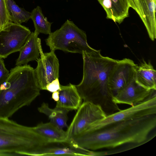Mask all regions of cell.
<instances>
[{
    "label": "cell",
    "instance_id": "obj_14",
    "mask_svg": "<svg viewBox=\"0 0 156 156\" xmlns=\"http://www.w3.org/2000/svg\"><path fill=\"white\" fill-rule=\"evenodd\" d=\"M58 91L59 99L56 102V107L69 111L79 108L83 100L75 85L71 83L66 86L60 85V89Z\"/></svg>",
    "mask_w": 156,
    "mask_h": 156
},
{
    "label": "cell",
    "instance_id": "obj_1",
    "mask_svg": "<svg viewBox=\"0 0 156 156\" xmlns=\"http://www.w3.org/2000/svg\"><path fill=\"white\" fill-rule=\"evenodd\" d=\"M156 114L112 123L98 129L83 132L70 140L78 147L95 151L107 149L104 155L139 146L156 136Z\"/></svg>",
    "mask_w": 156,
    "mask_h": 156
},
{
    "label": "cell",
    "instance_id": "obj_6",
    "mask_svg": "<svg viewBox=\"0 0 156 156\" xmlns=\"http://www.w3.org/2000/svg\"><path fill=\"white\" fill-rule=\"evenodd\" d=\"M156 114V93L144 101L127 109L107 115L90 126L84 132L96 130L116 122Z\"/></svg>",
    "mask_w": 156,
    "mask_h": 156
},
{
    "label": "cell",
    "instance_id": "obj_10",
    "mask_svg": "<svg viewBox=\"0 0 156 156\" xmlns=\"http://www.w3.org/2000/svg\"><path fill=\"white\" fill-rule=\"evenodd\" d=\"M137 65L129 58L118 60L111 72L108 79L109 87L114 96L134 77Z\"/></svg>",
    "mask_w": 156,
    "mask_h": 156
},
{
    "label": "cell",
    "instance_id": "obj_17",
    "mask_svg": "<svg viewBox=\"0 0 156 156\" xmlns=\"http://www.w3.org/2000/svg\"><path fill=\"white\" fill-rule=\"evenodd\" d=\"M33 128L37 133L48 142H62L69 140L66 131L50 122H41Z\"/></svg>",
    "mask_w": 156,
    "mask_h": 156
},
{
    "label": "cell",
    "instance_id": "obj_11",
    "mask_svg": "<svg viewBox=\"0 0 156 156\" xmlns=\"http://www.w3.org/2000/svg\"><path fill=\"white\" fill-rule=\"evenodd\" d=\"M155 89L147 90L136 81L135 76L112 98L115 104H126L131 106L136 105L156 93Z\"/></svg>",
    "mask_w": 156,
    "mask_h": 156
},
{
    "label": "cell",
    "instance_id": "obj_4",
    "mask_svg": "<svg viewBox=\"0 0 156 156\" xmlns=\"http://www.w3.org/2000/svg\"><path fill=\"white\" fill-rule=\"evenodd\" d=\"M47 145L33 127L0 117V155L43 156Z\"/></svg>",
    "mask_w": 156,
    "mask_h": 156
},
{
    "label": "cell",
    "instance_id": "obj_5",
    "mask_svg": "<svg viewBox=\"0 0 156 156\" xmlns=\"http://www.w3.org/2000/svg\"><path fill=\"white\" fill-rule=\"evenodd\" d=\"M45 41L50 51L59 50L82 54L83 51L92 53L98 50L88 44L85 32L69 20L59 29L49 34Z\"/></svg>",
    "mask_w": 156,
    "mask_h": 156
},
{
    "label": "cell",
    "instance_id": "obj_12",
    "mask_svg": "<svg viewBox=\"0 0 156 156\" xmlns=\"http://www.w3.org/2000/svg\"><path fill=\"white\" fill-rule=\"evenodd\" d=\"M129 6L138 14L149 36L153 41L156 38V0H129Z\"/></svg>",
    "mask_w": 156,
    "mask_h": 156
},
{
    "label": "cell",
    "instance_id": "obj_21",
    "mask_svg": "<svg viewBox=\"0 0 156 156\" xmlns=\"http://www.w3.org/2000/svg\"><path fill=\"white\" fill-rule=\"evenodd\" d=\"M0 21L2 29L9 22L5 0H0Z\"/></svg>",
    "mask_w": 156,
    "mask_h": 156
},
{
    "label": "cell",
    "instance_id": "obj_8",
    "mask_svg": "<svg viewBox=\"0 0 156 156\" xmlns=\"http://www.w3.org/2000/svg\"><path fill=\"white\" fill-rule=\"evenodd\" d=\"M31 33L28 27L9 21L0 31V57L19 51Z\"/></svg>",
    "mask_w": 156,
    "mask_h": 156
},
{
    "label": "cell",
    "instance_id": "obj_9",
    "mask_svg": "<svg viewBox=\"0 0 156 156\" xmlns=\"http://www.w3.org/2000/svg\"><path fill=\"white\" fill-rule=\"evenodd\" d=\"M38 41L41 57L36 60L35 73L40 90H46L49 83L58 78L59 64L55 51L43 53L40 39L38 38Z\"/></svg>",
    "mask_w": 156,
    "mask_h": 156
},
{
    "label": "cell",
    "instance_id": "obj_20",
    "mask_svg": "<svg viewBox=\"0 0 156 156\" xmlns=\"http://www.w3.org/2000/svg\"><path fill=\"white\" fill-rule=\"evenodd\" d=\"M31 19L33 22L35 31L46 34H51L52 23L48 21L47 18L44 16L39 6H37L31 12Z\"/></svg>",
    "mask_w": 156,
    "mask_h": 156
},
{
    "label": "cell",
    "instance_id": "obj_2",
    "mask_svg": "<svg viewBox=\"0 0 156 156\" xmlns=\"http://www.w3.org/2000/svg\"><path fill=\"white\" fill-rule=\"evenodd\" d=\"M83 73L80 83L76 85L83 101L100 106L107 115L121 110L114 102L108 86L109 76L118 60L102 56L101 50L92 53L83 51Z\"/></svg>",
    "mask_w": 156,
    "mask_h": 156
},
{
    "label": "cell",
    "instance_id": "obj_7",
    "mask_svg": "<svg viewBox=\"0 0 156 156\" xmlns=\"http://www.w3.org/2000/svg\"><path fill=\"white\" fill-rule=\"evenodd\" d=\"M77 110L66 131L69 140L107 116L100 106L90 102L83 101Z\"/></svg>",
    "mask_w": 156,
    "mask_h": 156
},
{
    "label": "cell",
    "instance_id": "obj_15",
    "mask_svg": "<svg viewBox=\"0 0 156 156\" xmlns=\"http://www.w3.org/2000/svg\"><path fill=\"white\" fill-rule=\"evenodd\" d=\"M39 34L35 30L31 33L19 51V55L16 61V66L27 64L29 62L38 58L40 55L38 41Z\"/></svg>",
    "mask_w": 156,
    "mask_h": 156
},
{
    "label": "cell",
    "instance_id": "obj_19",
    "mask_svg": "<svg viewBox=\"0 0 156 156\" xmlns=\"http://www.w3.org/2000/svg\"><path fill=\"white\" fill-rule=\"evenodd\" d=\"M9 21L21 24L31 19V12L20 7L14 0H5Z\"/></svg>",
    "mask_w": 156,
    "mask_h": 156
},
{
    "label": "cell",
    "instance_id": "obj_24",
    "mask_svg": "<svg viewBox=\"0 0 156 156\" xmlns=\"http://www.w3.org/2000/svg\"><path fill=\"white\" fill-rule=\"evenodd\" d=\"M51 98L55 101H58L59 99V93L58 90L52 93Z\"/></svg>",
    "mask_w": 156,
    "mask_h": 156
},
{
    "label": "cell",
    "instance_id": "obj_23",
    "mask_svg": "<svg viewBox=\"0 0 156 156\" xmlns=\"http://www.w3.org/2000/svg\"><path fill=\"white\" fill-rule=\"evenodd\" d=\"M60 84L58 78L56 79L49 83L46 87V90L53 93L60 89Z\"/></svg>",
    "mask_w": 156,
    "mask_h": 156
},
{
    "label": "cell",
    "instance_id": "obj_18",
    "mask_svg": "<svg viewBox=\"0 0 156 156\" xmlns=\"http://www.w3.org/2000/svg\"><path fill=\"white\" fill-rule=\"evenodd\" d=\"M38 110L40 112L47 116L50 122L59 128L63 129L68 128L67 114L69 111L56 107L54 109L51 108L48 104L44 102L38 108Z\"/></svg>",
    "mask_w": 156,
    "mask_h": 156
},
{
    "label": "cell",
    "instance_id": "obj_3",
    "mask_svg": "<svg viewBox=\"0 0 156 156\" xmlns=\"http://www.w3.org/2000/svg\"><path fill=\"white\" fill-rule=\"evenodd\" d=\"M35 69L27 64L11 69L0 86V117L9 118L40 94Z\"/></svg>",
    "mask_w": 156,
    "mask_h": 156
},
{
    "label": "cell",
    "instance_id": "obj_16",
    "mask_svg": "<svg viewBox=\"0 0 156 156\" xmlns=\"http://www.w3.org/2000/svg\"><path fill=\"white\" fill-rule=\"evenodd\" d=\"M135 79L139 85L147 90H156V71L150 62L143 60L135 69Z\"/></svg>",
    "mask_w": 156,
    "mask_h": 156
},
{
    "label": "cell",
    "instance_id": "obj_22",
    "mask_svg": "<svg viewBox=\"0 0 156 156\" xmlns=\"http://www.w3.org/2000/svg\"><path fill=\"white\" fill-rule=\"evenodd\" d=\"M9 73L5 67L3 58L0 57V86L6 80Z\"/></svg>",
    "mask_w": 156,
    "mask_h": 156
},
{
    "label": "cell",
    "instance_id": "obj_13",
    "mask_svg": "<svg viewBox=\"0 0 156 156\" xmlns=\"http://www.w3.org/2000/svg\"><path fill=\"white\" fill-rule=\"evenodd\" d=\"M105 10L106 18L121 24L129 16V0H97Z\"/></svg>",
    "mask_w": 156,
    "mask_h": 156
},
{
    "label": "cell",
    "instance_id": "obj_25",
    "mask_svg": "<svg viewBox=\"0 0 156 156\" xmlns=\"http://www.w3.org/2000/svg\"><path fill=\"white\" fill-rule=\"evenodd\" d=\"M2 30V26H1V22H0V31H1Z\"/></svg>",
    "mask_w": 156,
    "mask_h": 156
}]
</instances>
